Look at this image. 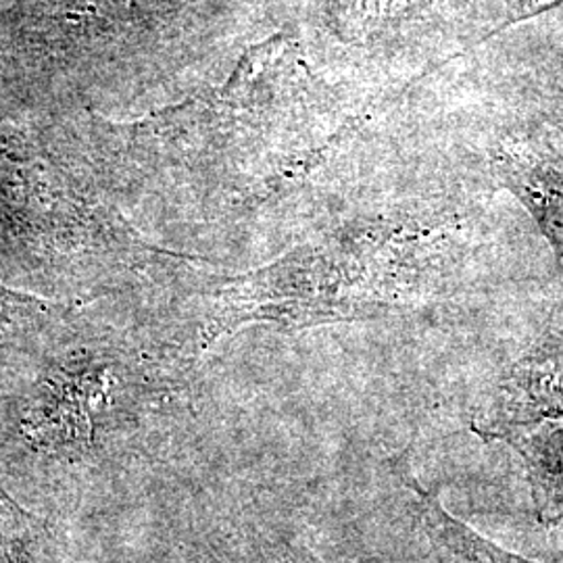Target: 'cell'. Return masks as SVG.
I'll return each instance as SVG.
<instances>
[{
    "instance_id": "7a4b0ae2",
    "label": "cell",
    "mask_w": 563,
    "mask_h": 563,
    "mask_svg": "<svg viewBox=\"0 0 563 563\" xmlns=\"http://www.w3.org/2000/svg\"><path fill=\"white\" fill-rule=\"evenodd\" d=\"M563 418V322L544 332L497 386L490 401L472 420L481 434L504 423Z\"/></svg>"
},
{
    "instance_id": "6da1fadb",
    "label": "cell",
    "mask_w": 563,
    "mask_h": 563,
    "mask_svg": "<svg viewBox=\"0 0 563 563\" xmlns=\"http://www.w3.org/2000/svg\"><path fill=\"white\" fill-rule=\"evenodd\" d=\"M441 260L439 239L407 223L367 222L302 242L223 290L207 341L244 323L311 328L401 313L437 292Z\"/></svg>"
},
{
    "instance_id": "277c9868",
    "label": "cell",
    "mask_w": 563,
    "mask_h": 563,
    "mask_svg": "<svg viewBox=\"0 0 563 563\" xmlns=\"http://www.w3.org/2000/svg\"><path fill=\"white\" fill-rule=\"evenodd\" d=\"M486 443L501 441L522 457L541 523H563V418L504 423L481 432Z\"/></svg>"
},
{
    "instance_id": "3957f363",
    "label": "cell",
    "mask_w": 563,
    "mask_h": 563,
    "mask_svg": "<svg viewBox=\"0 0 563 563\" xmlns=\"http://www.w3.org/2000/svg\"><path fill=\"white\" fill-rule=\"evenodd\" d=\"M495 167L563 262V157L539 144L507 142L497 153Z\"/></svg>"
},
{
    "instance_id": "8992f818",
    "label": "cell",
    "mask_w": 563,
    "mask_h": 563,
    "mask_svg": "<svg viewBox=\"0 0 563 563\" xmlns=\"http://www.w3.org/2000/svg\"><path fill=\"white\" fill-rule=\"evenodd\" d=\"M562 2L563 0H520L511 21L526 20L530 15H537V13L547 11V9L555 7V4H562Z\"/></svg>"
},
{
    "instance_id": "5b68a950",
    "label": "cell",
    "mask_w": 563,
    "mask_h": 563,
    "mask_svg": "<svg viewBox=\"0 0 563 563\" xmlns=\"http://www.w3.org/2000/svg\"><path fill=\"white\" fill-rule=\"evenodd\" d=\"M416 495L423 532L430 541L437 563H534L505 551L504 547L488 541L474 528L451 516L439 497L428 493L413 478H405Z\"/></svg>"
}]
</instances>
